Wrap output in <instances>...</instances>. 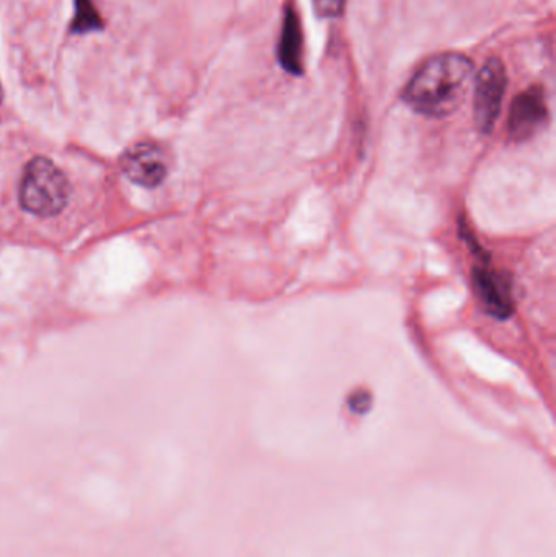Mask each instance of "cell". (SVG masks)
Masks as SVG:
<instances>
[{"label":"cell","instance_id":"obj_1","mask_svg":"<svg viewBox=\"0 0 556 557\" xmlns=\"http://www.w3.org/2000/svg\"><path fill=\"white\" fill-rule=\"evenodd\" d=\"M108 173L48 150L0 158V238L27 245H67L102 215Z\"/></svg>","mask_w":556,"mask_h":557},{"label":"cell","instance_id":"obj_2","mask_svg":"<svg viewBox=\"0 0 556 557\" xmlns=\"http://www.w3.org/2000/svg\"><path fill=\"white\" fill-rule=\"evenodd\" d=\"M473 79V62L465 54H434L421 64L403 90V100L416 113L444 118L454 113Z\"/></svg>","mask_w":556,"mask_h":557},{"label":"cell","instance_id":"obj_3","mask_svg":"<svg viewBox=\"0 0 556 557\" xmlns=\"http://www.w3.org/2000/svg\"><path fill=\"white\" fill-rule=\"evenodd\" d=\"M508 88V72L503 61L490 58L481 66L475 79L473 93V119L481 134H490L503 110L504 95Z\"/></svg>","mask_w":556,"mask_h":557},{"label":"cell","instance_id":"obj_4","mask_svg":"<svg viewBox=\"0 0 556 557\" xmlns=\"http://www.w3.org/2000/svg\"><path fill=\"white\" fill-rule=\"evenodd\" d=\"M473 268L472 282L481 307L498 320H506L514 312L511 282L503 272L496 271L488 264V256H483Z\"/></svg>","mask_w":556,"mask_h":557},{"label":"cell","instance_id":"obj_5","mask_svg":"<svg viewBox=\"0 0 556 557\" xmlns=\"http://www.w3.org/2000/svg\"><path fill=\"white\" fill-rule=\"evenodd\" d=\"M548 119L547 101L542 90L527 88L512 101L509 111V136L514 141H527L545 126Z\"/></svg>","mask_w":556,"mask_h":557},{"label":"cell","instance_id":"obj_6","mask_svg":"<svg viewBox=\"0 0 556 557\" xmlns=\"http://www.w3.org/2000/svg\"><path fill=\"white\" fill-rule=\"evenodd\" d=\"M121 167L136 185L154 188L167 176V155L159 145L142 142L124 154Z\"/></svg>","mask_w":556,"mask_h":557},{"label":"cell","instance_id":"obj_7","mask_svg":"<svg viewBox=\"0 0 556 557\" xmlns=\"http://www.w3.org/2000/svg\"><path fill=\"white\" fill-rule=\"evenodd\" d=\"M299 14L294 5H287L284 12L283 28L278 44L279 64L292 75L304 72V40Z\"/></svg>","mask_w":556,"mask_h":557},{"label":"cell","instance_id":"obj_8","mask_svg":"<svg viewBox=\"0 0 556 557\" xmlns=\"http://www.w3.org/2000/svg\"><path fill=\"white\" fill-rule=\"evenodd\" d=\"M102 27L97 10L93 7L92 0H76V17H74V30L79 33L97 30Z\"/></svg>","mask_w":556,"mask_h":557},{"label":"cell","instance_id":"obj_9","mask_svg":"<svg viewBox=\"0 0 556 557\" xmlns=\"http://www.w3.org/2000/svg\"><path fill=\"white\" fill-rule=\"evenodd\" d=\"M345 2L346 0H314L315 12L322 18L340 17L345 9Z\"/></svg>","mask_w":556,"mask_h":557},{"label":"cell","instance_id":"obj_10","mask_svg":"<svg viewBox=\"0 0 556 557\" xmlns=\"http://www.w3.org/2000/svg\"><path fill=\"white\" fill-rule=\"evenodd\" d=\"M353 409L359 411V408L367 409L369 408V404H371V395L366 393V391H356L353 396H351V400H349Z\"/></svg>","mask_w":556,"mask_h":557}]
</instances>
